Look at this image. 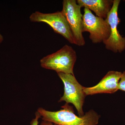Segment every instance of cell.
<instances>
[{
	"label": "cell",
	"mask_w": 125,
	"mask_h": 125,
	"mask_svg": "<svg viewBox=\"0 0 125 125\" xmlns=\"http://www.w3.org/2000/svg\"><path fill=\"white\" fill-rule=\"evenodd\" d=\"M122 74L120 72L109 71L97 85L93 87H84V92L86 96L114 93L118 90V83Z\"/></svg>",
	"instance_id": "8"
},
{
	"label": "cell",
	"mask_w": 125,
	"mask_h": 125,
	"mask_svg": "<svg viewBox=\"0 0 125 125\" xmlns=\"http://www.w3.org/2000/svg\"><path fill=\"white\" fill-rule=\"evenodd\" d=\"M63 109L56 112L47 111L42 108L38 110L43 120L50 122L57 125H97L100 115L93 110L86 113L82 116L74 113L72 107L66 104Z\"/></svg>",
	"instance_id": "1"
},
{
	"label": "cell",
	"mask_w": 125,
	"mask_h": 125,
	"mask_svg": "<svg viewBox=\"0 0 125 125\" xmlns=\"http://www.w3.org/2000/svg\"><path fill=\"white\" fill-rule=\"evenodd\" d=\"M120 1V0H113L112 7L105 19L110 26L111 33L109 38L103 42L106 49L114 53H121L125 49V37L120 34L117 29V26L120 22L118 14Z\"/></svg>",
	"instance_id": "7"
},
{
	"label": "cell",
	"mask_w": 125,
	"mask_h": 125,
	"mask_svg": "<svg viewBox=\"0 0 125 125\" xmlns=\"http://www.w3.org/2000/svg\"><path fill=\"white\" fill-rule=\"evenodd\" d=\"M61 11L69 26L75 45L83 46L85 42L83 34V15L81 7L75 0H64Z\"/></svg>",
	"instance_id": "4"
},
{
	"label": "cell",
	"mask_w": 125,
	"mask_h": 125,
	"mask_svg": "<svg viewBox=\"0 0 125 125\" xmlns=\"http://www.w3.org/2000/svg\"><path fill=\"white\" fill-rule=\"evenodd\" d=\"M41 116L39 113L38 112L36 113V116L35 118H34L31 121L30 123V125H38V120L40 118Z\"/></svg>",
	"instance_id": "11"
},
{
	"label": "cell",
	"mask_w": 125,
	"mask_h": 125,
	"mask_svg": "<svg viewBox=\"0 0 125 125\" xmlns=\"http://www.w3.org/2000/svg\"><path fill=\"white\" fill-rule=\"evenodd\" d=\"M118 90L125 92V71L122 73V75L118 83Z\"/></svg>",
	"instance_id": "10"
},
{
	"label": "cell",
	"mask_w": 125,
	"mask_h": 125,
	"mask_svg": "<svg viewBox=\"0 0 125 125\" xmlns=\"http://www.w3.org/2000/svg\"><path fill=\"white\" fill-rule=\"evenodd\" d=\"M84 12L83 32L89 33V38L93 43H100L107 39L111 29L107 21L94 15L87 8H84Z\"/></svg>",
	"instance_id": "5"
},
{
	"label": "cell",
	"mask_w": 125,
	"mask_h": 125,
	"mask_svg": "<svg viewBox=\"0 0 125 125\" xmlns=\"http://www.w3.org/2000/svg\"><path fill=\"white\" fill-rule=\"evenodd\" d=\"M3 40H4V38H3V36L0 33V44L3 42Z\"/></svg>",
	"instance_id": "13"
},
{
	"label": "cell",
	"mask_w": 125,
	"mask_h": 125,
	"mask_svg": "<svg viewBox=\"0 0 125 125\" xmlns=\"http://www.w3.org/2000/svg\"><path fill=\"white\" fill-rule=\"evenodd\" d=\"M78 4L92 10L96 16L106 19L113 4L112 0H78Z\"/></svg>",
	"instance_id": "9"
},
{
	"label": "cell",
	"mask_w": 125,
	"mask_h": 125,
	"mask_svg": "<svg viewBox=\"0 0 125 125\" xmlns=\"http://www.w3.org/2000/svg\"><path fill=\"white\" fill-rule=\"evenodd\" d=\"M29 19L32 22L46 23L55 32L61 35L71 44H75L69 26L61 11L51 13H43L36 11L31 14Z\"/></svg>",
	"instance_id": "6"
},
{
	"label": "cell",
	"mask_w": 125,
	"mask_h": 125,
	"mask_svg": "<svg viewBox=\"0 0 125 125\" xmlns=\"http://www.w3.org/2000/svg\"><path fill=\"white\" fill-rule=\"evenodd\" d=\"M76 60V52L72 47L66 45L56 52L43 57L40 63L44 69L74 75L73 68Z\"/></svg>",
	"instance_id": "2"
},
{
	"label": "cell",
	"mask_w": 125,
	"mask_h": 125,
	"mask_svg": "<svg viewBox=\"0 0 125 125\" xmlns=\"http://www.w3.org/2000/svg\"><path fill=\"white\" fill-rule=\"evenodd\" d=\"M64 84V93L59 102L64 101L66 104H72L76 108L79 116L84 115L83 106L86 96L84 87L79 83L73 75L57 73Z\"/></svg>",
	"instance_id": "3"
},
{
	"label": "cell",
	"mask_w": 125,
	"mask_h": 125,
	"mask_svg": "<svg viewBox=\"0 0 125 125\" xmlns=\"http://www.w3.org/2000/svg\"><path fill=\"white\" fill-rule=\"evenodd\" d=\"M39 125H57L54 124V123H52L50 122L47 121L43 120L41 122Z\"/></svg>",
	"instance_id": "12"
}]
</instances>
